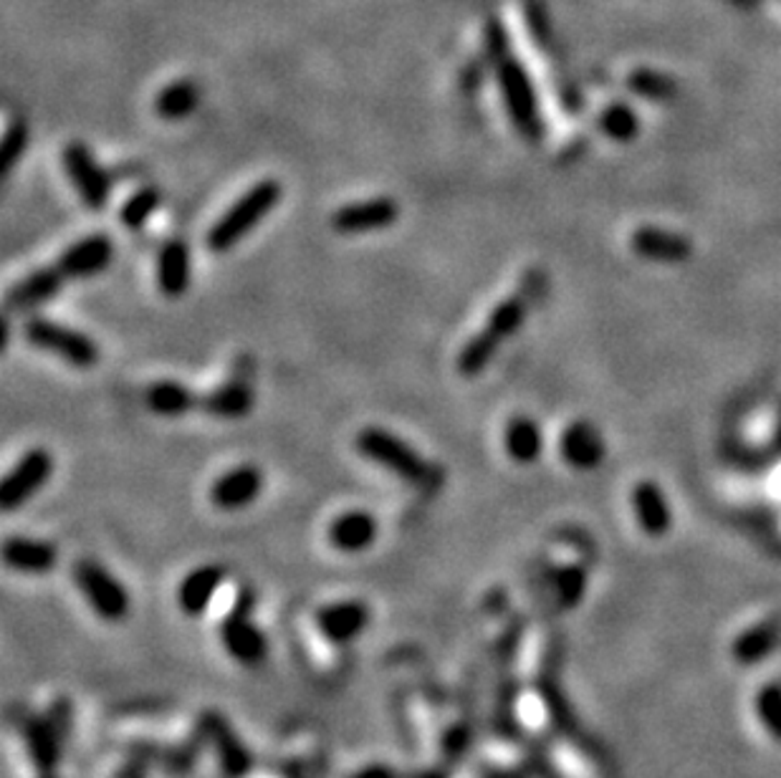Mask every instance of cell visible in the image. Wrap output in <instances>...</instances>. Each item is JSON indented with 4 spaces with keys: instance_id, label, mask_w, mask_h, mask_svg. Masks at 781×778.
<instances>
[{
    "instance_id": "14",
    "label": "cell",
    "mask_w": 781,
    "mask_h": 778,
    "mask_svg": "<svg viewBox=\"0 0 781 778\" xmlns=\"http://www.w3.org/2000/svg\"><path fill=\"white\" fill-rule=\"evenodd\" d=\"M225 584V569L217 564H205L192 569L188 577H182L177 587V606L185 617L200 620L211 612L217 591Z\"/></svg>"
},
{
    "instance_id": "7",
    "label": "cell",
    "mask_w": 781,
    "mask_h": 778,
    "mask_svg": "<svg viewBox=\"0 0 781 778\" xmlns=\"http://www.w3.org/2000/svg\"><path fill=\"white\" fill-rule=\"evenodd\" d=\"M198 739L211 745L213 756L228 778H246L253 771V753L217 710H203L198 716Z\"/></svg>"
},
{
    "instance_id": "5",
    "label": "cell",
    "mask_w": 781,
    "mask_h": 778,
    "mask_svg": "<svg viewBox=\"0 0 781 778\" xmlns=\"http://www.w3.org/2000/svg\"><path fill=\"white\" fill-rule=\"evenodd\" d=\"M23 337L31 346L48 352L59 359L69 362L76 369H92L99 362V346L92 337H86L84 331H76L67 327V323L51 321V319H31L23 329Z\"/></svg>"
},
{
    "instance_id": "27",
    "label": "cell",
    "mask_w": 781,
    "mask_h": 778,
    "mask_svg": "<svg viewBox=\"0 0 781 778\" xmlns=\"http://www.w3.org/2000/svg\"><path fill=\"white\" fill-rule=\"evenodd\" d=\"M504 445L511 460H517V463H534L544 450V435L534 420L521 415L513 417L511 423L506 425Z\"/></svg>"
},
{
    "instance_id": "2",
    "label": "cell",
    "mask_w": 781,
    "mask_h": 778,
    "mask_svg": "<svg viewBox=\"0 0 781 778\" xmlns=\"http://www.w3.org/2000/svg\"><path fill=\"white\" fill-rule=\"evenodd\" d=\"M284 188L279 180H261L256 182L251 190L240 194L225 213L217 217L208 231V248L213 254H228L238 246L246 235L256 231V225L265 221L273 213V208L279 205Z\"/></svg>"
},
{
    "instance_id": "10",
    "label": "cell",
    "mask_w": 781,
    "mask_h": 778,
    "mask_svg": "<svg viewBox=\"0 0 781 778\" xmlns=\"http://www.w3.org/2000/svg\"><path fill=\"white\" fill-rule=\"evenodd\" d=\"M369 620H372V612L359 599H340V602L321 604L313 612V627L324 643L334 647L354 643L369 627Z\"/></svg>"
},
{
    "instance_id": "23",
    "label": "cell",
    "mask_w": 781,
    "mask_h": 778,
    "mask_svg": "<svg viewBox=\"0 0 781 778\" xmlns=\"http://www.w3.org/2000/svg\"><path fill=\"white\" fill-rule=\"evenodd\" d=\"M127 756H134L152 766H163L167 774L182 776L188 774L198 761V745L196 743H157V741H134L127 745Z\"/></svg>"
},
{
    "instance_id": "31",
    "label": "cell",
    "mask_w": 781,
    "mask_h": 778,
    "mask_svg": "<svg viewBox=\"0 0 781 778\" xmlns=\"http://www.w3.org/2000/svg\"><path fill=\"white\" fill-rule=\"evenodd\" d=\"M163 205V192L157 188H142L137 190L132 198L125 200L122 210H119V221L127 231H142L152 215L157 213V208Z\"/></svg>"
},
{
    "instance_id": "12",
    "label": "cell",
    "mask_w": 781,
    "mask_h": 778,
    "mask_svg": "<svg viewBox=\"0 0 781 778\" xmlns=\"http://www.w3.org/2000/svg\"><path fill=\"white\" fill-rule=\"evenodd\" d=\"M19 731L23 745H26L28 761L34 764L36 774H56L59 761L63 756V735L56 731L51 720L36 712H23L19 718Z\"/></svg>"
},
{
    "instance_id": "21",
    "label": "cell",
    "mask_w": 781,
    "mask_h": 778,
    "mask_svg": "<svg viewBox=\"0 0 781 778\" xmlns=\"http://www.w3.org/2000/svg\"><path fill=\"white\" fill-rule=\"evenodd\" d=\"M192 281L190 248L182 240H170L157 254V288L167 298L188 294Z\"/></svg>"
},
{
    "instance_id": "13",
    "label": "cell",
    "mask_w": 781,
    "mask_h": 778,
    "mask_svg": "<svg viewBox=\"0 0 781 778\" xmlns=\"http://www.w3.org/2000/svg\"><path fill=\"white\" fill-rule=\"evenodd\" d=\"M115 258V240L107 233H94L86 238L71 243L54 266L63 279H92V275L109 269Z\"/></svg>"
},
{
    "instance_id": "29",
    "label": "cell",
    "mask_w": 781,
    "mask_h": 778,
    "mask_svg": "<svg viewBox=\"0 0 781 778\" xmlns=\"http://www.w3.org/2000/svg\"><path fill=\"white\" fill-rule=\"evenodd\" d=\"M498 346H501V342H498L494 334H488L486 329H481L478 334H473L469 342H465L463 350L458 352V359H455L458 375L478 377L496 356Z\"/></svg>"
},
{
    "instance_id": "38",
    "label": "cell",
    "mask_w": 781,
    "mask_h": 778,
    "mask_svg": "<svg viewBox=\"0 0 781 778\" xmlns=\"http://www.w3.org/2000/svg\"><path fill=\"white\" fill-rule=\"evenodd\" d=\"M46 718L51 720L56 731H59L63 735V741L69 739V733H71V718H74V710H71V703L67 698H56L51 703V708H48L46 712Z\"/></svg>"
},
{
    "instance_id": "16",
    "label": "cell",
    "mask_w": 781,
    "mask_h": 778,
    "mask_svg": "<svg viewBox=\"0 0 781 778\" xmlns=\"http://www.w3.org/2000/svg\"><path fill=\"white\" fill-rule=\"evenodd\" d=\"M329 544L342 554H362L380 537V523L367 510H347L329 523Z\"/></svg>"
},
{
    "instance_id": "41",
    "label": "cell",
    "mask_w": 781,
    "mask_h": 778,
    "mask_svg": "<svg viewBox=\"0 0 781 778\" xmlns=\"http://www.w3.org/2000/svg\"><path fill=\"white\" fill-rule=\"evenodd\" d=\"M415 778H448V771L446 768H428V771L417 774Z\"/></svg>"
},
{
    "instance_id": "22",
    "label": "cell",
    "mask_w": 781,
    "mask_h": 778,
    "mask_svg": "<svg viewBox=\"0 0 781 778\" xmlns=\"http://www.w3.org/2000/svg\"><path fill=\"white\" fill-rule=\"evenodd\" d=\"M63 281L67 279H63L61 271L56 269V266L38 269L34 273H28L26 279H21L11 291H8L5 306L8 309H15V311L36 309V306L51 302V298L59 294V291L63 288Z\"/></svg>"
},
{
    "instance_id": "32",
    "label": "cell",
    "mask_w": 781,
    "mask_h": 778,
    "mask_svg": "<svg viewBox=\"0 0 781 778\" xmlns=\"http://www.w3.org/2000/svg\"><path fill=\"white\" fill-rule=\"evenodd\" d=\"M587 581H590V577H587L584 566L567 564L554 571V594H557V604L561 612L575 610V606L582 602Z\"/></svg>"
},
{
    "instance_id": "9",
    "label": "cell",
    "mask_w": 781,
    "mask_h": 778,
    "mask_svg": "<svg viewBox=\"0 0 781 778\" xmlns=\"http://www.w3.org/2000/svg\"><path fill=\"white\" fill-rule=\"evenodd\" d=\"M54 475V458L46 448H31L0 485V508L13 514L23 504H28Z\"/></svg>"
},
{
    "instance_id": "24",
    "label": "cell",
    "mask_w": 781,
    "mask_h": 778,
    "mask_svg": "<svg viewBox=\"0 0 781 778\" xmlns=\"http://www.w3.org/2000/svg\"><path fill=\"white\" fill-rule=\"evenodd\" d=\"M632 250L642 258L660 263H681L690 258V240L673 231L640 228L632 233Z\"/></svg>"
},
{
    "instance_id": "4",
    "label": "cell",
    "mask_w": 781,
    "mask_h": 778,
    "mask_svg": "<svg viewBox=\"0 0 781 778\" xmlns=\"http://www.w3.org/2000/svg\"><path fill=\"white\" fill-rule=\"evenodd\" d=\"M354 448H357L359 456H365L372 463L382 465L384 470H390L392 475L402 478V481L425 485L430 483L433 478V465L425 460L421 452H417L413 445L402 440L400 435L390 433L384 427H365L354 440Z\"/></svg>"
},
{
    "instance_id": "40",
    "label": "cell",
    "mask_w": 781,
    "mask_h": 778,
    "mask_svg": "<svg viewBox=\"0 0 781 778\" xmlns=\"http://www.w3.org/2000/svg\"><path fill=\"white\" fill-rule=\"evenodd\" d=\"M147 771H150V766L144 764V761L130 756V761H127V764L119 768V771L115 774V778H147Z\"/></svg>"
},
{
    "instance_id": "34",
    "label": "cell",
    "mask_w": 781,
    "mask_h": 778,
    "mask_svg": "<svg viewBox=\"0 0 781 778\" xmlns=\"http://www.w3.org/2000/svg\"><path fill=\"white\" fill-rule=\"evenodd\" d=\"M523 319H526V304H523L521 298H504V302L490 311L483 329H486L488 334H494L498 342H506V339H511L521 329Z\"/></svg>"
},
{
    "instance_id": "26",
    "label": "cell",
    "mask_w": 781,
    "mask_h": 778,
    "mask_svg": "<svg viewBox=\"0 0 781 778\" xmlns=\"http://www.w3.org/2000/svg\"><path fill=\"white\" fill-rule=\"evenodd\" d=\"M144 400L159 417H182L188 412H198L200 394L180 382H173V379H163V382H155L147 389Z\"/></svg>"
},
{
    "instance_id": "1",
    "label": "cell",
    "mask_w": 781,
    "mask_h": 778,
    "mask_svg": "<svg viewBox=\"0 0 781 778\" xmlns=\"http://www.w3.org/2000/svg\"><path fill=\"white\" fill-rule=\"evenodd\" d=\"M486 54L494 61L496 84L498 92H501L504 107L509 111L511 125L517 127L523 140L536 142L544 132V119L542 109H539L534 81H531L529 71L523 69V63L511 54L509 34H506L498 19H490L486 26Z\"/></svg>"
},
{
    "instance_id": "3",
    "label": "cell",
    "mask_w": 781,
    "mask_h": 778,
    "mask_svg": "<svg viewBox=\"0 0 781 778\" xmlns=\"http://www.w3.org/2000/svg\"><path fill=\"white\" fill-rule=\"evenodd\" d=\"M253 591L248 587L238 589L230 610L225 612V617L221 620V629H217L225 655L238 664H244V668H256V664H261L269 658V637H265V632L253 622Z\"/></svg>"
},
{
    "instance_id": "19",
    "label": "cell",
    "mask_w": 781,
    "mask_h": 778,
    "mask_svg": "<svg viewBox=\"0 0 781 778\" xmlns=\"http://www.w3.org/2000/svg\"><path fill=\"white\" fill-rule=\"evenodd\" d=\"M559 452L571 468L594 470L605 460V440L592 423H571L559 437Z\"/></svg>"
},
{
    "instance_id": "17",
    "label": "cell",
    "mask_w": 781,
    "mask_h": 778,
    "mask_svg": "<svg viewBox=\"0 0 781 778\" xmlns=\"http://www.w3.org/2000/svg\"><path fill=\"white\" fill-rule=\"evenodd\" d=\"M3 562L8 569L19 574L44 577V574L54 571L56 562H59V551H56L51 541L11 537L3 544Z\"/></svg>"
},
{
    "instance_id": "30",
    "label": "cell",
    "mask_w": 781,
    "mask_h": 778,
    "mask_svg": "<svg viewBox=\"0 0 781 778\" xmlns=\"http://www.w3.org/2000/svg\"><path fill=\"white\" fill-rule=\"evenodd\" d=\"M754 712L764 733L781 745V680H769L759 687L754 698Z\"/></svg>"
},
{
    "instance_id": "37",
    "label": "cell",
    "mask_w": 781,
    "mask_h": 778,
    "mask_svg": "<svg viewBox=\"0 0 781 778\" xmlns=\"http://www.w3.org/2000/svg\"><path fill=\"white\" fill-rule=\"evenodd\" d=\"M471 745V728L469 726H450L446 733H442V756L448 761H461L465 758Z\"/></svg>"
},
{
    "instance_id": "20",
    "label": "cell",
    "mask_w": 781,
    "mask_h": 778,
    "mask_svg": "<svg viewBox=\"0 0 781 778\" xmlns=\"http://www.w3.org/2000/svg\"><path fill=\"white\" fill-rule=\"evenodd\" d=\"M632 508L635 518H638L640 529L650 539H663L665 533H671L673 526V510L667 504L663 491L658 483L640 481L632 491Z\"/></svg>"
},
{
    "instance_id": "6",
    "label": "cell",
    "mask_w": 781,
    "mask_h": 778,
    "mask_svg": "<svg viewBox=\"0 0 781 778\" xmlns=\"http://www.w3.org/2000/svg\"><path fill=\"white\" fill-rule=\"evenodd\" d=\"M71 574H74L76 587L96 617L109 624L127 620L132 606L130 591L125 589V584L117 577H111L102 564L92 562V558H82V562L74 564Z\"/></svg>"
},
{
    "instance_id": "11",
    "label": "cell",
    "mask_w": 781,
    "mask_h": 778,
    "mask_svg": "<svg viewBox=\"0 0 781 778\" xmlns=\"http://www.w3.org/2000/svg\"><path fill=\"white\" fill-rule=\"evenodd\" d=\"M400 217V205L394 198H369L342 205L332 215V228L340 235H367L392 228Z\"/></svg>"
},
{
    "instance_id": "36",
    "label": "cell",
    "mask_w": 781,
    "mask_h": 778,
    "mask_svg": "<svg viewBox=\"0 0 781 778\" xmlns=\"http://www.w3.org/2000/svg\"><path fill=\"white\" fill-rule=\"evenodd\" d=\"M28 150V127L23 121H13L5 129L3 144H0V175L8 177L13 173V167L19 165V160L26 155Z\"/></svg>"
},
{
    "instance_id": "28",
    "label": "cell",
    "mask_w": 781,
    "mask_h": 778,
    "mask_svg": "<svg viewBox=\"0 0 781 778\" xmlns=\"http://www.w3.org/2000/svg\"><path fill=\"white\" fill-rule=\"evenodd\" d=\"M200 104V89L192 79H177L155 96V115L167 121L190 117Z\"/></svg>"
},
{
    "instance_id": "25",
    "label": "cell",
    "mask_w": 781,
    "mask_h": 778,
    "mask_svg": "<svg viewBox=\"0 0 781 778\" xmlns=\"http://www.w3.org/2000/svg\"><path fill=\"white\" fill-rule=\"evenodd\" d=\"M253 389L240 385V382H230V385H221L215 387L213 392L200 394V404L198 412H205V415L217 417V420H240L246 415H251L253 410Z\"/></svg>"
},
{
    "instance_id": "35",
    "label": "cell",
    "mask_w": 781,
    "mask_h": 778,
    "mask_svg": "<svg viewBox=\"0 0 781 778\" xmlns=\"http://www.w3.org/2000/svg\"><path fill=\"white\" fill-rule=\"evenodd\" d=\"M600 129L610 137V140L630 142L632 137L638 134L640 121L638 115H635L630 107H625V104H610L600 117Z\"/></svg>"
},
{
    "instance_id": "15",
    "label": "cell",
    "mask_w": 781,
    "mask_h": 778,
    "mask_svg": "<svg viewBox=\"0 0 781 778\" xmlns=\"http://www.w3.org/2000/svg\"><path fill=\"white\" fill-rule=\"evenodd\" d=\"M263 491V473L256 465H236L228 473L215 478L211 485V500L221 510H244L259 500Z\"/></svg>"
},
{
    "instance_id": "39",
    "label": "cell",
    "mask_w": 781,
    "mask_h": 778,
    "mask_svg": "<svg viewBox=\"0 0 781 778\" xmlns=\"http://www.w3.org/2000/svg\"><path fill=\"white\" fill-rule=\"evenodd\" d=\"M344 778H400V776H398V771H394L392 766H384V764H369V766H362V768H357V771L347 774Z\"/></svg>"
},
{
    "instance_id": "18",
    "label": "cell",
    "mask_w": 781,
    "mask_h": 778,
    "mask_svg": "<svg viewBox=\"0 0 781 778\" xmlns=\"http://www.w3.org/2000/svg\"><path fill=\"white\" fill-rule=\"evenodd\" d=\"M779 647H781V620L767 617L752 624V627L741 632L734 643H731V658H734V662L744 664V668H752V664L769 660Z\"/></svg>"
},
{
    "instance_id": "33",
    "label": "cell",
    "mask_w": 781,
    "mask_h": 778,
    "mask_svg": "<svg viewBox=\"0 0 781 778\" xmlns=\"http://www.w3.org/2000/svg\"><path fill=\"white\" fill-rule=\"evenodd\" d=\"M627 86L638 96H642V99L650 102H671L673 96L678 94L675 79L660 74L655 69H635L630 79H627Z\"/></svg>"
},
{
    "instance_id": "42",
    "label": "cell",
    "mask_w": 781,
    "mask_h": 778,
    "mask_svg": "<svg viewBox=\"0 0 781 778\" xmlns=\"http://www.w3.org/2000/svg\"><path fill=\"white\" fill-rule=\"evenodd\" d=\"M38 778H59V776H56V774H42Z\"/></svg>"
},
{
    "instance_id": "8",
    "label": "cell",
    "mask_w": 781,
    "mask_h": 778,
    "mask_svg": "<svg viewBox=\"0 0 781 778\" xmlns=\"http://www.w3.org/2000/svg\"><path fill=\"white\" fill-rule=\"evenodd\" d=\"M61 162H63V169H67L69 182L74 185V190L79 198H82L84 205L88 210H96V213L107 208L111 194V180L107 169L96 162L94 152L88 150L84 142H71L63 148Z\"/></svg>"
}]
</instances>
